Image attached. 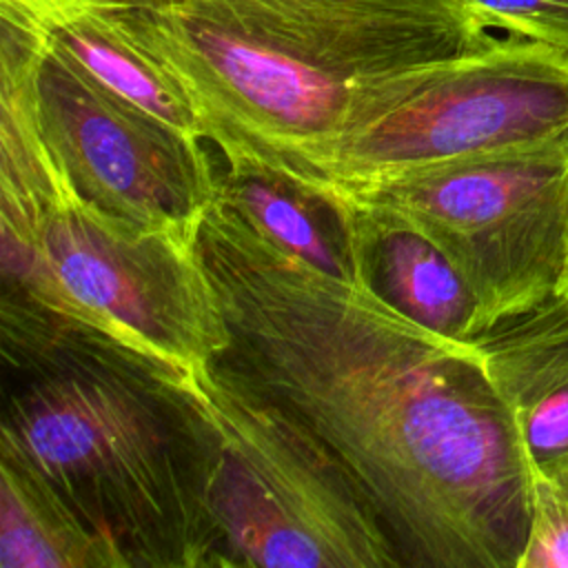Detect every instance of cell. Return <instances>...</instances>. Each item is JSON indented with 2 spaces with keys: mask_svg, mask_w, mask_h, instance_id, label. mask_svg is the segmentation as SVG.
<instances>
[{
  "mask_svg": "<svg viewBox=\"0 0 568 568\" xmlns=\"http://www.w3.org/2000/svg\"><path fill=\"white\" fill-rule=\"evenodd\" d=\"M131 2L100 7L49 27V40L122 100L189 138L204 140L186 91L138 33Z\"/></svg>",
  "mask_w": 568,
  "mask_h": 568,
  "instance_id": "cell-10",
  "label": "cell"
},
{
  "mask_svg": "<svg viewBox=\"0 0 568 568\" xmlns=\"http://www.w3.org/2000/svg\"><path fill=\"white\" fill-rule=\"evenodd\" d=\"M315 191L337 202L357 229L428 240L475 300L473 339L564 284L568 135Z\"/></svg>",
  "mask_w": 568,
  "mask_h": 568,
  "instance_id": "cell-6",
  "label": "cell"
},
{
  "mask_svg": "<svg viewBox=\"0 0 568 568\" xmlns=\"http://www.w3.org/2000/svg\"><path fill=\"white\" fill-rule=\"evenodd\" d=\"M182 384L209 433L206 506L224 566L399 568L346 468L304 424L213 362Z\"/></svg>",
  "mask_w": 568,
  "mask_h": 568,
  "instance_id": "cell-5",
  "label": "cell"
},
{
  "mask_svg": "<svg viewBox=\"0 0 568 568\" xmlns=\"http://www.w3.org/2000/svg\"><path fill=\"white\" fill-rule=\"evenodd\" d=\"M217 178V197L262 235L331 275L355 277L359 246L342 206L326 193L248 164H226Z\"/></svg>",
  "mask_w": 568,
  "mask_h": 568,
  "instance_id": "cell-11",
  "label": "cell"
},
{
  "mask_svg": "<svg viewBox=\"0 0 568 568\" xmlns=\"http://www.w3.org/2000/svg\"><path fill=\"white\" fill-rule=\"evenodd\" d=\"M568 135V51L506 33L437 67L415 91L346 135L304 186L390 178L448 160Z\"/></svg>",
  "mask_w": 568,
  "mask_h": 568,
  "instance_id": "cell-7",
  "label": "cell"
},
{
  "mask_svg": "<svg viewBox=\"0 0 568 568\" xmlns=\"http://www.w3.org/2000/svg\"><path fill=\"white\" fill-rule=\"evenodd\" d=\"M348 229L362 246L373 288L386 302L448 339L473 342L475 300L428 240L410 231H364L351 222Z\"/></svg>",
  "mask_w": 568,
  "mask_h": 568,
  "instance_id": "cell-12",
  "label": "cell"
},
{
  "mask_svg": "<svg viewBox=\"0 0 568 568\" xmlns=\"http://www.w3.org/2000/svg\"><path fill=\"white\" fill-rule=\"evenodd\" d=\"M473 344L517 422L532 470L568 462V291L497 322Z\"/></svg>",
  "mask_w": 568,
  "mask_h": 568,
  "instance_id": "cell-9",
  "label": "cell"
},
{
  "mask_svg": "<svg viewBox=\"0 0 568 568\" xmlns=\"http://www.w3.org/2000/svg\"><path fill=\"white\" fill-rule=\"evenodd\" d=\"M519 568H568V462L532 470L530 528Z\"/></svg>",
  "mask_w": 568,
  "mask_h": 568,
  "instance_id": "cell-14",
  "label": "cell"
},
{
  "mask_svg": "<svg viewBox=\"0 0 568 568\" xmlns=\"http://www.w3.org/2000/svg\"><path fill=\"white\" fill-rule=\"evenodd\" d=\"M118 2H124V0H0V7L11 9L49 29L71 18H78L87 11L111 7Z\"/></svg>",
  "mask_w": 568,
  "mask_h": 568,
  "instance_id": "cell-16",
  "label": "cell"
},
{
  "mask_svg": "<svg viewBox=\"0 0 568 568\" xmlns=\"http://www.w3.org/2000/svg\"><path fill=\"white\" fill-rule=\"evenodd\" d=\"M561 288H566V291H568V271H566V277H564V284H561Z\"/></svg>",
  "mask_w": 568,
  "mask_h": 568,
  "instance_id": "cell-17",
  "label": "cell"
},
{
  "mask_svg": "<svg viewBox=\"0 0 568 568\" xmlns=\"http://www.w3.org/2000/svg\"><path fill=\"white\" fill-rule=\"evenodd\" d=\"M0 235L2 291L182 368L229 346L195 244L104 213L53 153L38 173L0 180Z\"/></svg>",
  "mask_w": 568,
  "mask_h": 568,
  "instance_id": "cell-4",
  "label": "cell"
},
{
  "mask_svg": "<svg viewBox=\"0 0 568 568\" xmlns=\"http://www.w3.org/2000/svg\"><path fill=\"white\" fill-rule=\"evenodd\" d=\"M224 164L304 184L437 67L501 40L468 0H133Z\"/></svg>",
  "mask_w": 568,
  "mask_h": 568,
  "instance_id": "cell-2",
  "label": "cell"
},
{
  "mask_svg": "<svg viewBox=\"0 0 568 568\" xmlns=\"http://www.w3.org/2000/svg\"><path fill=\"white\" fill-rule=\"evenodd\" d=\"M195 251L229 331L213 364L331 448L404 566L519 568L532 464L473 342L386 302L362 246L331 275L220 197Z\"/></svg>",
  "mask_w": 568,
  "mask_h": 568,
  "instance_id": "cell-1",
  "label": "cell"
},
{
  "mask_svg": "<svg viewBox=\"0 0 568 568\" xmlns=\"http://www.w3.org/2000/svg\"><path fill=\"white\" fill-rule=\"evenodd\" d=\"M0 568H118V561L49 484L0 457Z\"/></svg>",
  "mask_w": 568,
  "mask_h": 568,
  "instance_id": "cell-13",
  "label": "cell"
},
{
  "mask_svg": "<svg viewBox=\"0 0 568 568\" xmlns=\"http://www.w3.org/2000/svg\"><path fill=\"white\" fill-rule=\"evenodd\" d=\"M497 31L568 51V0H468Z\"/></svg>",
  "mask_w": 568,
  "mask_h": 568,
  "instance_id": "cell-15",
  "label": "cell"
},
{
  "mask_svg": "<svg viewBox=\"0 0 568 568\" xmlns=\"http://www.w3.org/2000/svg\"><path fill=\"white\" fill-rule=\"evenodd\" d=\"M36 93L42 138L84 200L195 244L220 186L204 140L102 87L49 33Z\"/></svg>",
  "mask_w": 568,
  "mask_h": 568,
  "instance_id": "cell-8",
  "label": "cell"
},
{
  "mask_svg": "<svg viewBox=\"0 0 568 568\" xmlns=\"http://www.w3.org/2000/svg\"><path fill=\"white\" fill-rule=\"evenodd\" d=\"M0 457L49 484L118 568H215L209 433L186 368L2 291Z\"/></svg>",
  "mask_w": 568,
  "mask_h": 568,
  "instance_id": "cell-3",
  "label": "cell"
}]
</instances>
